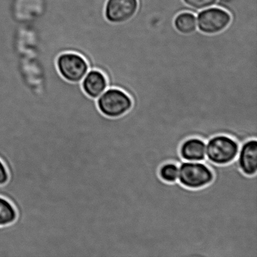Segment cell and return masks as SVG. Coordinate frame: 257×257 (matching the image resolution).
Here are the masks:
<instances>
[{"instance_id": "30bf717a", "label": "cell", "mask_w": 257, "mask_h": 257, "mask_svg": "<svg viewBox=\"0 0 257 257\" xmlns=\"http://www.w3.org/2000/svg\"><path fill=\"white\" fill-rule=\"evenodd\" d=\"M174 25L176 30L181 34H193L198 29L196 15L190 12H181L175 17Z\"/></svg>"}, {"instance_id": "9c48e42d", "label": "cell", "mask_w": 257, "mask_h": 257, "mask_svg": "<svg viewBox=\"0 0 257 257\" xmlns=\"http://www.w3.org/2000/svg\"><path fill=\"white\" fill-rule=\"evenodd\" d=\"M82 81L83 90L88 97L93 99H98L108 87L106 76L97 70L87 72Z\"/></svg>"}, {"instance_id": "8fae6325", "label": "cell", "mask_w": 257, "mask_h": 257, "mask_svg": "<svg viewBox=\"0 0 257 257\" xmlns=\"http://www.w3.org/2000/svg\"><path fill=\"white\" fill-rule=\"evenodd\" d=\"M17 212L13 204L0 196V226L10 225L17 220Z\"/></svg>"}, {"instance_id": "5b68a950", "label": "cell", "mask_w": 257, "mask_h": 257, "mask_svg": "<svg viewBox=\"0 0 257 257\" xmlns=\"http://www.w3.org/2000/svg\"><path fill=\"white\" fill-rule=\"evenodd\" d=\"M56 64L61 76L71 83L81 82L89 70L86 60L74 52H65L60 55Z\"/></svg>"}, {"instance_id": "5bb4252c", "label": "cell", "mask_w": 257, "mask_h": 257, "mask_svg": "<svg viewBox=\"0 0 257 257\" xmlns=\"http://www.w3.org/2000/svg\"><path fill=\"white\" fill-rule=\"evenodd\" d=\"M9 180V174L6 166L0 160V186L4 185Z\"/></svg>"}, {"instance_id": "6da1fadb", "label": "cell", "mask_w": 257, "mask_h": 257, "mask_svg": "<svg viewBox=\"0 0 257 257\" xmlns=\"http://www.w3.org/2000/svg\"><path fill=\"white\" fill-rule=\"evenodd\" d=\"M240 146L230 136H213L206 142V161L218 166L228 165L236 160Z\"/></svg>"}, {"instance_id": "3957f363", "label": "cell", "mask_w": 257, "mask_h": 257, "mask_svg": "<svg viewBox=\"0 0 257 257\" xmlns=\"http://www.w3.org/2000/svg\"><path fill=\"white\" fill-rule=\"evenodd\" d=\"M97 105L98 110L104 116L117 118L130 111L133 100L124 90L110 87L98 98Z\"/></svg>"}, {"instance_id": "277c9868", "label": "cell", "mask_w": 257, "mask_h": 257, "mask_svg": "<svg viewBox=\"0 0 257 257\" xmlns=\"http://www.w3.org/2000/svg\"><path fill=\"white\" fill-rule=\"evenodd\" d=\"M199 31L208 35L217 34L223 32L231 21V16L225 9L215 7L201 10L197 14Z\"/></svg>"}, {"instance_id": "52a82bcc", "label": "cell", "mask_w": 257, "mask_h": 257, "mask_svg": "<svg viewBox=\"0 0 257 257\" xmlns=\"http://www.w3.org/2000/svg\"><path fill=\"white\" fill-rule=\"evenodd\" d=\"M238 168L244 175L253 176L257 174V140L250 139L240 146L236 159Z\"/></svg>"}, {"instance_id": "8992f818", "label": "cell", "mask_w": 257, "mask_h": 257, "mask_svg": "<svg viewBox=\"0 0 257 257\" xmlns=\"http://www.w3.org/2000/svg\"><path fill=\"white\" fill-rule=\"evenodd\" d=\"M138 7V0H107L104 10L105 19L112 24H124L135 16Z\"/></svg>"}, {"instance_id": "4fadbf2b", "label": "cell", "mask_w": 257, "mask_h": 257, "mask_svg": "<svg viewBox=\"0 0 257 257\" xmlns=\"http://www.w3.org/2000/svg\"><path fill=\"white\" fill-rule=\"evenodd\" d=\"M183 1L188 7L194 10L197 15L201 10L216 5L218 0H183Z\"/></svg>"}, {"instance_id": "7a4b0ae2", "label": "cell", "mask_w": 257, "mask_h": 257, "mask_svg": "<svg viewBox=\"0 0 257 257\" xmlns=\"http://www.w3.org/2000/svg\"><path fill=\"white\" fill-rule=\"evenodd\" d=\"M215 178L211 168L205 162L183 161L179 165L178 182L189 189H200L210 185Z\"/></svg>"}, {"instance_id": "ba28073f", "label": "cell", "mask_w": 257, "mask_h": 257, "mask_svg": "<svg viewBox=\"0 0 257 257\" xmlns=\"http://www.w3.org/2000/svg\"><path fill=\"white\" fill-rule=\"evenodd\" d=\"M180 155L183 161L205 162L206 141L197 137L186 139L180 146Z\"/></svg>"}, {"instance_id": "7c38bea8", "label": "cell", "mask_w": 257, "mask_h": 257, "mask_svg": "<svg viewBox=\"0 0 257 257\" xmlns=\"http://www.w3.org/2000/svg\"><path fill=\"white\" fill-rule=\"evenodd\" d=\"M159 176L164 182L174 183L178 182L179 165L173 162L163 164L159 170Z\"/></svg>"}]
</instances>
